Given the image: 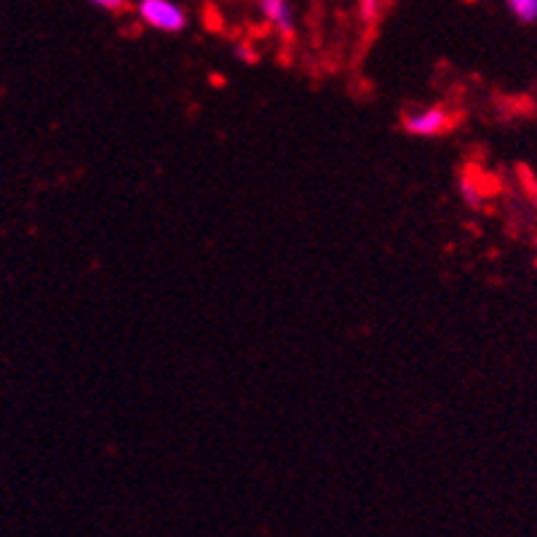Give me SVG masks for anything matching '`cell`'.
I'll use <instances>...</instances> for the list:
<instances>
[{"mask_svg": "<svg viewBox=\"0 0 537 537\" xmlns=\"http://www.w3.org/2000/svg\"><path fill=\"white\" fill-rule=\"evenodd\" d=\"M358 14L364 22H372L380 14V0H358Z\"/></svg>", "mask_w": 537, "mask_h": 537, "instance_id": "obj_6", "label": "cell"}, {"mask_svg": "<svg viewBox=\"0 0 537 537\" xmlns=\"http://www.w3.org/2000/svg\"><path fill=\"white\" fill-rule=\"evenodd\" d=\"M449 129V115L444 107H420L404 115V131L412 137H439Z\"/></svg>", "mask_w": 537, "mask_h": 537, "instance_id": "obj_2", "label": "cell"}, {"mask_svg": "<svg viewBox=\"0 0 537 537\" xmlns=\"http://www.w3.org/2000/svg\"><path fill=\"white\" fill-rule=\"evenodd\" d=\"M89 3L102 11H121V9H126V3H129V0H89Z\"/></svg>", "mask_w": 537, "mask_h": 537, "instance_id": "obj_7", "label": "cell"}, {"mask_svg": "<svg viewBox=\"0 0 537 537\" xmlns=\"http://www.w3.org/2000/svg\"><path fill=\"white\" fill-rule=\"evenodd\" d=\"M505 6L524 25H535L537 22V0H505Z\"/></svg>", "mask_w": 537, "mask_h": 537, "instance_id": "obj_4", "label": "cell"}, {"mask_svg": "<svg viewBox=\"0 0 537 537\" xmlns=\"http://www.w3.org/2000/svg\"><path fill=\"white\" fill-rule=\"evenodd\" d=\"M257 3H260L262 17L276 27V33L284 35V38H292L294 30H297L292 0H257Z\"/></svg>", "mask_w": 537, "mask_h": 537, "instance_id": "obj_3", "label": "cell"}, {"mask_svg": "<svg viewBox=\"0 0 537 537\" xmlns=\"http://www.w3.org/2000/svg\"><path fill=\"white\" fill-rule=\"evenodd\" d=\"M460 193H463V198L471 206H479L481 201H484V196H481V190L476 188V185H473L471 179H463V182H460Z\"/></svg>", "mask_w": 537, "mask_h": 537, "instance_id": "obj_5", "label": "cell"}, {"mask_svg": "<svg viewBox=\"0 0 537 537\" xmlns=\"http://www.w3.org/2000/svg\"><path fill=\"white\" fill-rule=\"evenodd\" d=\"M139 19L161 33L177 35L188 27V11L179 6L177 0H139L137 3Z\"/></svg>", "mask_w": 537, "mask_h": 537, "instance_id": "obj_1", "label": "cell"}, {"mask_svg": "<svg viewBox=\"0 0 537 537\" xmlns=\"http://www.w3.org/2000/svg\"><path fill=\"white\" fill-rule=\"evenodd\" d=\"M236 59H241V62H254V59H257V54H254L252 46H246V43H238V46H236Z\"/></svg>", "mask_w": 537, "mask_h": 537, "instance_id": "obj_8", "label": "cell"}]
</instances>
